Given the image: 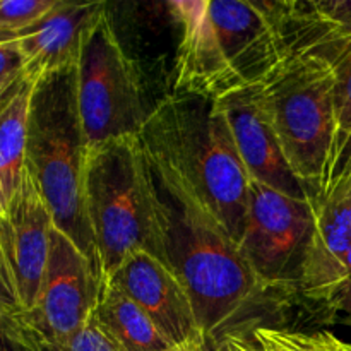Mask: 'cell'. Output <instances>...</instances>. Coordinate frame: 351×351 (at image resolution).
I'll use <instances>...</instances> for the list:
<instances>
[{
	"label": "cell",
	"instance_id": "cell-1",
	"mask_svg": "<svg viewBox=\"0 0 351 351\" xmlns=\"http://www.w3.org/2000/svg\"><path fill=\"white\" fill-rule=\"evenodd\" d=\"M156 191L165 264L191 295L204 338H219L264 293L239 243L167 161L144 147Z\"/></svg>",
	"mask_w": 351,
	"mask_h": 351
},
{
	"label": "cell",
	"instance_id": "cell-2",
	"mask_svg": "<svg viewBox=\"0 0 351 351\" xmlns=\"http://www.w3.org/2000/svg\"><path fill=\"white\" fill-rule=\"evenodd\" d=\"M180 26L171 91L219 99L263 82L288 57L276 2L168 3Z\"/></svg>",
	"mask_w": 351,
	"mask_h": 351
},
{
	"label": "cell",
	"instance_id": "cell-3",
	"mask_svg": "<svg viewBox=\"0 0 351 351\" xmlns=\"http://www.w3.org/2000/svg\"><path fill=\"white\" fill-rule=\"evenodd\" d=\"M141 143L184 177L237 243L245 228L250 177L218 99L163 96L149 110Z\"/></svg>",
	"mask_w": 351,
	"mask_h": 351
},
{
	"label": "cell",
	"instance_id": "cell-4",
	"mask_svg": "<svg viewBox=\"0 0 351 351\" xmlns=\"http://www.w3.org/2000/svg\"><path fill=\"white\" fill-rule=\"evenodd\" d=\"M75 69L48 75L34 86L26 168L50 209L55 228L91 261L101 276L86 201L89 149L77 110Z\"/></svg>",
	"mask_w": 351,
	"mask_h": 351
},
{
	"label": "cell",
	"instance_id": "cell-5",
	"mask_svg": "<svg viewBox=\"0 0 351 351\" xmlns=\"http://www.w3.org/2000/svg\"><path fill=\"white\" fill-rule=\"evenodd\" d=\"M86 201L103 280L134 252H147L165 264L156 191L141 137L88 151Z\"/></svg>",
	"mask_w": 351,
	"mask_h": 351
},
{
	"label": "cell",
	"instance_id": "cell-6",
	"mask_svg": "<svg viewBox=\"0 0 351 351\" xmlns=\"http://www.w3.org/2000/svg\"><path fill=\"white\" fill-rule=\"evenodd\" d=\"M259 84L288 165L319 201L336 139L332 67L288 55Z\"/></svg>",
	"mask_w": 351,
	"mask_h": 351
},
{
	"label": "cell",
	"instance_id": "cell-7",
	"mask_svg": "<svg viewBox=\"0 0 351 351\" xmlns=\"http://www.w3.org/2000/svg\"><path fill=\"white\" fill-rule=\"evenodd\" d=\"M75 96L88 149L125 137H139L146 110L139 69L119 41L108 10L99 17L75 69Z\"/></svg>",
	"mask_w": 351,
	"mask_h": 351
},
{
	"label": "cell",
	"instance_id": "cell-8",
	"mask_svg": "<svg viewBox=\"0 0 351 351\" xmlns=\"http://www.w3.org/2000/svg\"><path fill=\"white\" fill-rule=\"evenodd\" d=\"M315 215V202L288 197L250 180L245 228L239 247L264 291L298 288Z\"/></svg>",
	"mask_w": 351,
	"mask_h": 351
},
{
	"label": "cell",
	"instance_id": "cell-9",
	"mask_svg": "<svg viewBox=\"0 0 351 351\" xmlns=\"http://www.w3.org/2000/svg\"><path fill=\"white\" fill-rule=\"evenodd\" d=\"M103 278L91 261L53 228L47 269L33 308L16 312L14 332L34 343H57L81 331L96 311Z\"/></svg>",
	"mask_w": 351,
	"mask_h": 351
},
{
	"label": "cell",
	"instance_id": "cell-10",
	"mask_svg": "<svg viewBox=\"0 0 351 351\" xmlns=\"http://www.w3.org/2000/svg\"><path fill=\"white\" fill-rule=\"evenodd\" d=\"M53 218L26 168L10 204L0 213V273L21 311L33 308L50 256Z\"/></svg>",
	"mask_w": 351,
	"mask_h": 351
},
{
	"label": "cell",
	"instance_id": "cell-11",
	"mask_svg": "<svg viewBox=\"0 0 351 351\" xmlns=\"http://www.w3.org/2000/svg\"><path fill=\"white\" fill-rule=\"evenodd\" d=\"M218 105L228 120L237 151L250 180L276 189L288 197L317 204L285 158L261 84L228 93L218 99Z\"/></svg>",
	"mask_w": 351,
	"mask_h": 351
},
{
	"label": "cell",
	"instance_id": "cell-12",
	"mask_svg": "<svg viewBox=\"0 0 351 351\" xmlns=\"http://www.w3.org/2000/svg\"><path fill=\"white\" fill-rule=\"evenodd\" d=\"M173 346L204 339L191 295L177 274L147 252H134L110 278Z\"/></svg>",
	"mask_w": 351,
	"mask_h": 351
},
{
	"label": "cell",
	"instance_id": "cell-13",
	"mask_svg": "<svg viewBox=\"0 0 351 351\" xmlns=\"http://www.w3.org/2000/svg\"><path fill=\"white\" fill-rule=\"evenodd\" d=\"M315 208L298 291L314 304L331 307L351 280V180L332 189Z\"/></svg>",
	"mask_w": 351,
	"mask_h": 351
},
{
	"label": "cell",
	"instance_id": "cell-14",
	"mask_svg": "<svg viewBox=\"0 0 351 351\" xmlns=\"http://www.w3.org/2000/svg\"><path fill=\"white\" fill-rule=\"evenodd\" d=\"M105 12V2L58 0L43 19L17 36L24 77L38 82L48 75L74 71L89 33Z\"/></svg>",
	"mask_w": 351,
	"mask_h": 351
},
{
	"label": "cell",
	"instance_id": "cell-15",
	"mask_svg": "<svg viewBox=\"0 0 351 351\" xmlns=\"http://www.w3.org/2000/svg\"><path fill=\"white\" fill-rule=\"evenodd\" d=\"M288 55L335 67L351 50V0H278Z\"/></svg>",
	"mask_w": 351,
	"mask_h": 351
},
{
	"label": "cell",
	"instance_id": "cell-16",
	"mask_svg": "<svg viewBox=\"0 0 351 351\" xmlns=\"http://www.w3.org/2000/svg\"><path fill=\"white\" fill-rule=\"evenodd\" d=\"M36 82L21 77L0 99V213L16 195L26 171L27 125Z\"/></svg>",
	"mask_w": 351,
	"mask_h": 351
},
{
	"label": "cell",
	"instance_id": "cell-17",
	"mask_svg": "<svg viewBox=\"0 0 351 351\" xmlns=\"http://www.w3.org/2000/svg\"><path fill=\"white\" fill-rule=\"evenodd\" d=\"M95 319L119 351H165L171 343L117 285L103 280Z\"/></svg>",
	"mask_w": 351,
	"mask_h": 351
},
{
	"label": "cell",
	"instance_id": "cell-18",
	"mask_svg": "<svg viewBox=\"0 0 351 351\" xmlns=\"http://www.w3.org/2000/svg\"><path fill=\"white\" fill-rule=\"evenodd\" d=\"M250 336L264 351H329L326 331L304 332L273 326H256Z\"/></svg>",
	"mask_w": 351,
	"mask_h": 351
},
{
	"label": "cell",
	"instance_id": "cell-19",
	"mask_svg": "<svg viewBox=\"0 0 351 351\" xmlns=\"http://www.w3.org/2000/svg\"><path fill=\"white\" fill-rule=\"evenodd\" d=\"M12 336L19 351H119L112 339L103 332L99 324L96 322L95 314L89 319L88 324L67 339L57 343H34L24 339L14 332L12 321Z\"/></svg>",
	"mask_w": 351,
	"mask_h": 351
},
{
	"label": "cell",
	"instance_id": "cell-20",
	"mask_svg": "<svg viewBox=\"0 0 351 351\" xmlns=\"http://www.w3.org/2000/svg\"><path fill=\"white\" fill-rule=\"evenodd\" d=\"M58 0H0V31L19 36L43 19Z\"/></svg>",
	"mask_w": 351,
	"mask_h": 351
},
{
	"label": "cell",
	"instance_id": "cell-21",
	"mask_svg": "<svg viewBox=\"0 0 351 351\" xmlns=\"http://www.w3.org/2000/svg\"><path fill=\"white\" fill-rule=\"evenodd\" d=\"M332 72H335L336 115V139L335 149H332V160H335V156L341 149L343 143L351 132V50L332 67Z\"/></svg>",
	"mask_w": 351,
	"mask_h": 351
},
{
	"label": "cell",
	"instance_id": "cell-22",
	"mask_svg": "<svg viewBox=\"0 0 351 351\" xmlns=\"http://www.w3.org/2000/svg\"><path fill=\"white\" fill-rule=\"evenodd\" d=\"M23 57L17 41L0 43V89L7 91L23 77Z\"/></svg>",
	"mask_w": 351,
	"mask_h": 351
},
{
	"label": "cell",
	"instance_id": "cell-23",
	"mask_svg": "<svg viewBox=\"0 0 351 351\" xmlns=\"http://www.w3.org/2000/svg\"><path fill=\"white\" fill-rule=\"evenodd\" d=\"M350 180H351V132L348 134L345 143H343L341 149L338 151L335 160H332L321 199L324 197V195H328L332 189H336L341 184H346V182ZM321 199H319V201H321Z\"/></svg>",
	"mask_w": 351,
	"mask_h": 351
},
{
	"label": "cell",
	"instance_id": "cell-24",
	"mask_svg": "<svg viewBox=\"0 0 351 351\" xmlns=\"http://www.w3.org/2000/svg\"><path fill=\"white\" fill-rule=\"evenodd\" d=\"M19 311L0 305V351H19L12 336L14 314Z\"/></svg>",
	"mask_w": 351,
	"mask_h": 351
},
{
	"label": "cell",
	"instance_id": "cell-25",
	"mask_svg": "<svg viewBox=\"0 0 351 351\" xmlns=\"http://www.w3.org/2000/svg\"><path fill=\"white\" fill-rule=\"evenodd\" d=\"M228 351H264L256 343V339L250 335H245L242 329H233L221 336Z\"/></svg>",
	"mask_w": 351,
	"mask_h": 351
},
{
	"label": "cell",
	"instance_id": "cell-26",
	"mask_svg": "<svg viewBox=\"0 0 351 351\" xmlns=\"http://www.w3.org/2000/svg\"><path fill=\"white\" fill-rule=\"evenodd\" d=\"M332 312H339L345 317V324H348L351 328V280L348 281L345 288L341 290V293L335 298V302L331 304Z\"/></svg>",
	"mask_w": 351,
	"mask_h": 351
},
{
	"label": "cell",
	"instance_id": "cell-27",
	"mask_svg": "<svg viewBox=\"0 0 351 351\" xmlns=\"http://www.w3.org/2000/svg\"><path fill=\"white\" fill-rule=\"evenodd\" d=\"M0 305H3V307L7 308H14V311H21L19 304H17L16 297H14V293L10 291L9 285L3 280L2 273H0Z\"/></svg>",
	"mask_w": 351,
	"mask_h": 351
},
{
	"label": "cell",
	"instance_id": "cell-28",
	"mask_svg": "<svg viewBox=\"0 0 351 351\" xmlns=\"http://www.w3.org/2000/svg\"><path fill=\"white\" fill-rule=\"evenodd\" d=\"M202 351H228V348H226L225 341L219 336V338H206Z\"/></svg>",
	"mask_w": 351,
	"mask_h": 351
},
{
	"label": "cell",
	"instance_id": "cell-29",
	"mask_svg": "<svg viewBox=\"0 0 351 351\" xmlns=\"http://www.w3.org/2000/svg\"><path fill=\"white\" fill-rule=\"evenodd\" d=\"M204 339H202V341H197V343H189V345L171 346V348H168L165 351H202V346H204Z\"/></svg>",
	"mask_w": 351,
	"mask_h": 351
},
{
	"label": "cell",
	"instance_id": "cell-30",
	"mask_svg": "<svg viewBox=\"0 0 351 351\" xmlns=\"http://www.w3.org/2000/svg\"><path fill=\"white\" fill-rule=\"evenodd\" d=\"M341 341H343V339H339L338 336H335V335H332V332H328L329 351H343Z\"/></svg>",
	"mask_w": 351,
	"mask_h": 351
},
{
	"label": "cell",
	"instance_id": "cell-31",
	"mask_svg": "<svg viewBox=\"0 0 351 351\" xmlns=\"http://www.w3.org/2000/svg\"><path fill=\"white\" fill-rule=\"evenodd\" d=\"M17 36L16 34L5 33V31H0V43H9V41H16Z\"/></svg>",
	"mask_w": 351,
	"mask_h": 351
},
{
	"label": "cell",
	"instance_id": "cell-32",
	"mask_svg": "<svg viewBox=\"0 0 351 351\" xmlns=\"http://www.w3.org/2000/svg\"><path fill=\"white\" fill-rule=\"evenodd\" d=\"M341 348H343V351H351V343L341 341Z\"/></svg>",
	"mask_w": 351,
	"mask_h": 351
},
{
	"label": "cell",
	"instance_id": "cell-33",
	"mask_svg": "<svg viewBox=\"0 0 351 351\" xmlns=\"http://www.w3.org/2000/svg\"><path fill=\"white\" fill-rule=\"evenodd\" d=\"M7 91H9V89H7ZM7 91H2V89H0V99H2L3 98V95H5V93Z\"/></svg>",
	"mask_w": 351,
	"mask_h": 351
}]
</instances>
